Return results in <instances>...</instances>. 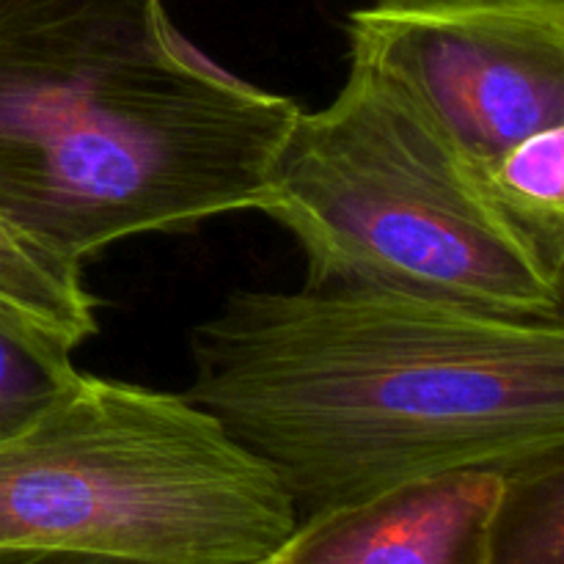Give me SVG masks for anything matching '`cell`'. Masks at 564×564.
I'll return each mask as SVG.
<instances>
[{"label": "cell", "instance_id": "5b68a950", "mask_svg": "<svg viewBox=\"0 0 564 564\" xmlns=\"http://www.w3.org/2000/svg\"><path fill=\"white\" fill-rule=\"evenodd\" d=\"M347 33L350 58L389 77L485 176L564 127V0H378Z\"/></svg>", "mask_w": 564, "mask_h": 564}, {"label": "cell", "instance_id": "7a4b0ae2", "mask_svg": "<svg viewBox=\"0 0 564 564\" xmlns=\"http://www.w3.org/2000/svg\"><path fill=\"white\" fill-rule=\"evenodd\" d=\"M297 110L163 0H0V220L61 262L259 209Z\"/></svg>", "mask_w": 564, "mask_h": 564}, {"label": "cell", "instance_id": "277c9868", "mask_svg": "<svg viewBox=\"0 0 564 564\" xmlns=\"http://www.w3.org/2000/svg\"><path fill=\"white\" fill-rule=\"evenodd\" d=\"M297 527L279 479L185 394L80 375L0 441V549L246 564Z\"/></svg>", "mask_w": 564, "mask_h": 564}, {"label": "cell", "instance_id": "3957f363", "mask_svg": "<svg viewBox=\"0 0 564 564\" xmlns=\"http://www.w3.org/2000/svg\"><path fill=\"white\" fill-rule=\"evenodd\" d=\"M306 253L317 286H369L494 317L562 323L551 268L433 121L350 58L330 105L297 110L259 207Z\"/></svg>", "mask_w": 564, "mask_h": 564}, {"label": "cell", "instance_id": "30bf717a", "mask_svg": "<svg viewBox=\"0 0 564 564\" xmlns=\"http://www.w3.org/2000/svg\"><path fill=\"white\" fill-rule=\"evenodd\" d=\"M80 375L72 347L0 314V441L33 422Z\"/></svg>", "mask_w": 564, "mask_h": 564}, {"label": "cell", "instance_id": "8fae6325", "mask_svg": "<svg viewBox=\"0 0 564 564\" xmlns=\"http://www.w3.org/2000/svg\"><path fill=\"white\" fill-rule=\"evenodd\" d=\"M0 564H141L127 560H110V556L72 554V551L50 549H0Z\"/></svg>", "mask_w": 564, "mask_h": 564}, {"label": "cell", "instance_id": "52a82bcc", "mask_svg": "<svg viewBox=\"0 0 564 564\" xmlns=\"http://www.w3.org/2000/svg\"><path fill=\"white\" fill-rule=\"evenodd\" d=\"M94 303L77 264L50 257L0 220V314L75 350L97 334Z\"/></svg>", "mask_w": 564, "mask_h": 564}, {"label": "cell", "instance_id": "7c38bea8", "mask_svg": "<svg viewBox=\"0 0 564 564\" xmlns=\"http://www.w3.org/2000/svg\"><path fill=\"white\" fill-rule=\"evenodd\" d=\"M246 564H286V560H284V551H275V554L264 556V560H257V562H246Z\"/></svg>", "mask_w": 564, "mask_h": 564}, {"label": "cell", "instance_id": "ba28073f", "mask_svg": "<svg viewBox=\"0 0 564 564\" xmlns=\"http://www.w3.org/2000/svg\"><path fill=\"white\" fill-rule=\"evenodd\" d=\"M485 564H564V452L507 468Z\"/></svg>", "mask_w": 564, "mask_h": 564}, {"label": "cell", "instance_id": "9c48e42d", "mask_svg": "<svg viewBox=\"0 0 564 564\" xmlns=\"http://www.w3.org/2000/svg\"><path fill=\"white\" fill-rule=\"evenodd\" d=\"M501 207L564 273V127L518 143L488 171Z\"/></svg>", "mask_w": 564, "mask_h": 564}, {"label": "cell", "instance_id": "8992f818", "mask_svg": "<svg viewBox=\"0 0 564 564\" xmlns=\"http://www.w3.org/2000/svg\"><path fill=\"white\" fill-rule=\"evenodd\" d=\"M505 471L457 468L308 518L286 564H485Z\"/></svg>", "mask_w": 564, "mask_h": 564}, {"label": "cell", "instance_id": "4fadbf2b", "mask_svg": "<svg viewBox=\"0 0 564 564\" xmlns=\"http://www.w3.org/2000/svg\"><path fill=\"white\" fill-rule=\"evenodd\" d=\"M380 3H405V0H380Z\"/></svg>", "mask_w": 564, "mask_h": 564}, {"label": "cell", "instance_id": "6da1fadb", "mask_svg": "<svg viewBox=\"0 0 564 564\" xmlns=\"http://www.w3.org/2000/svg\"><path fill=\"white\" fill-rule=\"evenodd\" d=\"M185 397L297 521L457 468L564 452V328L369 286L237 290L187 336Z\"/></svg>", "mask_w": 564, "mask_h": 564}]
</instances>
